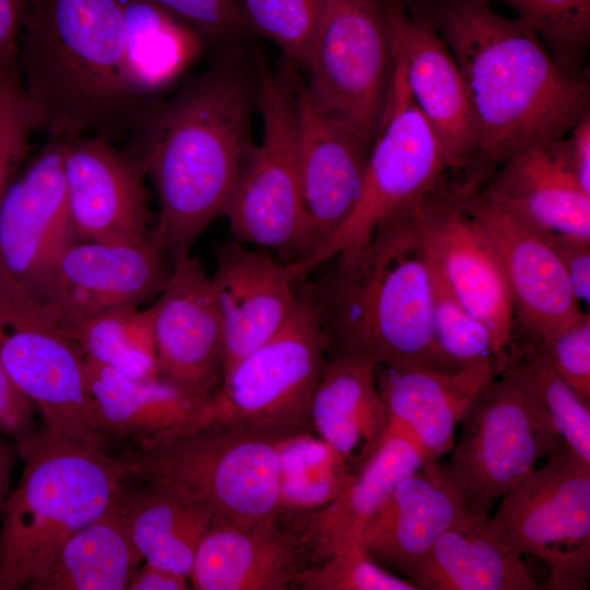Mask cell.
Masks as SVG:
<instances>
[{
  "label": "cell",
  "mask_w": 590,
  "mask_h": 590,
  "mask_svg": "<svg viewBox=\"0 0 590 590\" xmlns=\"http://www.w3.org/2000/svg\"><path fill=\"white\" fill-rule=\"evenodd\" d=\"M296 589L304 590H418L377 564L362 542H351L334 550L306 569Z\"/></svg>",
  "instance_id": "40"
},
{
  "label": "cell",
  "mask_w": 590,
  "mask_h": 590,
  "mask_svg": "<svg viewBox=\"0 0 590 590\" xmlns=\"http://www.w3.org/2000/svg\"><path fill=\"white\" fill-rule=\"evenodd\" d=\"M414 211L429 262L459 302L489 329L496 357L511 340L515 319L489 241L456 193L440 184L414 203Z\"/></svg>",
  "instance_id": "18"
},
{
  "label": "cell",
  "mask_w": 590,
  "mask_h": 590,
  "mask_svg": "<svg viewBox=\"0 0 590 590\" xmlns=\"http://www.w3.org/2000/svg\"><path fill=\"white\" fill-rule=\"evenodd\" d=\"M163 256L152 238L76 239L34 298L62 329L108 310L140 306L158 295L168 278Z\"/></svg>",
  "instance_id": "14"
},
{
  "label": "cell",
  "mask_w": 590,
  "mask_h": 590,
  "mask_svg": "<svg viewBox=\"0 0 590 590\" xmlns=\"http://www.w3.org/2000/svg\"><path fill=\"white\" fill-rule=\"evenodd\" d=\"M465 510L447 465L426 461L397 484L365 527L362 544L377 564L405 576Z\"/></svg>",
  "instance_id": "25"
},
{
  "label": "cell",
  "mask_w": 590,
  "mask_h": 590,
  "mask_svg": "<svg viewBox=\"0 0 590 590\" xmlns=\"http://www.w3.org/2000/svg\"><path fill=\"white\" fill-rule=\"evenodd\" d=\"M519 332L495 357L494 374L519 386L548 415L564 442L590 462L589 402L562 379L539 341Z\"/></svg>",
  "instance_id": "34"
},
{
  "label": "cell",
  "mask_w": 590,
  "mask_h": 590,
  "mask_svg": "<svg viewBox=\"0 0 590 590\" xmlns=\"http://www.w3.org/2000/svg\"><path fill=\"white\" fill-rule=\"evenodd\" d=\"M119 2L128 82L138 95L154 98L179 79L205 42L186 21L152 0Z\"/></svg>",
  "instance_id": "32"
},
{
  "label": "cell",
  "mask_w": 590,
  "mask_h": 590,
  "mask_svg": "<svg viewBox=\"0 0 590 590\" xmlns=\"http://www.w3.org/2000/svg\"><path fill=\"white\" fill-rule=\"evenodd\" d=\"M538 341L562 379L582 400L590 402L589 312L583 311L567 324Z\"/></svg>",
  "instance_id": "42"
},
{
  "label": "cell",
  "mask_w": 590,
  "mask_h": 590,
  "mask_svg": "<svg viewBox=\"0 0 590 590\" xmlns=\"http://www.w3.org/2000/svg\"><path fill=\"white\" fill-rule=\"evenodd\" d=\"M285 435L210 425L123 455L132 477L170 487L210 508L214 517L250 522L279 510V449Z\"/></svg>",
  "instance_id": "6"
},
{
  "label": "cell",
  "mask_w": 590,
  "mask_h": 590,
  "mask_svg": "<svg viewBox=\"0 0 590 590\" xmlns=\"http://www.w3.org/2000/svg\"><path fill=\"white\" fill-rule=\"evenodd\" d=\"M312 565L293 512L238 522L213 517L197 547L189 582L197 590L295 589Z\"/></svg>",
  "instance_id": "21"
},
{
  "label": "cell",
  "mask_w": 590,
  "mask_h": 590,
  "mask_svg": "<svg viewBox=\"0 0 590 590\" xmlns=\"http://www.w3.org/2000/svg\"><path fill=\"white\" fill-rule=\"evenodd\" d=\"M63 330L91 361L130 377L157 376L151 306L116 308Z\"/></svg>",
  "instance_id": "36"
},
{
  "label": "cell",
  "mask_w": 590,
  "mask_h": 590,
  "mask_svg": "<svg viewBox=\"0 0 590 590\" xmlns=\"http://www.w3.org/2000/svg\"><path fill=\"white\" fill-rule=\"evenodd\" d=\"M375 367L366 358L327 353L310 404L314 433L355 472L378 447L389 424Z\"/></svg>",
  "instance_id": "28"
},
{
  "label": "cell",
  "mask_w": 590,
  "mask_h": 590,
  "mask_svg": "<svg viewBox=\"0 0 590 590\" xmlns=\"http://www.w3.org/2000/svg\"><path fill=\"white\" fill-rule=\"evenodd\" d=\"M35 406L13 381L0 361V435L15 445L33 436L37 428Z\"/></svg>",
  "instance_id": "45"
},
{
  "label": "cell",
  "mask_w": 590,
  "mask_h": 590,
  "mask_svg": "<svg viewBox=\"0 0 590 590\" xmlns=\"http://www.w3.org/2000/svg\"><path fill=\"white\" fill-rule=\"evenodd\" d=\"M429 264L432 328L440 354L455 368L494 362L495 345L489 329L459 302L437 270Z\"/></svg>",
  "instance_id": "38"
},
{
  "label": "cell",
  "mask_w": 590,
  "mask_h": 590,
  "mask_svg": "<svg viewBox=\"0 0 590 590\" xmlns=\"http://www.w3.org/2000/svg\"><path fill=\"white\" fill-rule=\"evenodd\" d=\"M17 456L16 445L9 438H0V516L10 493L11 474Z\"/></svg>",
  "instance_id": "49"
},
{
  "label": "cell",
  "mask_w": 590,
  "mask_h": 590,
  "mask_svg": "<svg viewBox=\"0 0 590 590\" xmlns=\"http://www.w3.org/2000/svg\"><path fill=\"white\" fill-rule=\"evenodd\" d=\"M172 257L168 278L151 305L157 376L199 408L223 377L221 319L201 261L190 251Z\"/></svg>",
  "instance_id": "15"
},
{
  "label": "cell",
  "mask_w": 590,
  "mask_h": 590,
  "mask_svg": "<svg viewBox=\"0 0 590 590\" xmlns=\"http://www.w3.org/2000/svg\"><path fill=\"white\" fill-rule=\"evenodd\" d=\"M30 0H0V73L17 67L19 42Z\"/></svg>",
  "instance_id": "46"
},
{
  "label": "cell",
  "mask_w": 590,
  "mask_h": 590,
  "mask_svg": "<svg viewBox=\"0 0 590 590\" xmlns=\"http://www.w3.org/2000/svg\"><path fill=\"white\" fill-rule=\"evenodd\" d=\"M480 191L539 231L590 239V194L577 181L560 138L514 153Z\"/></svg>",
  "instance_id": "26"
},
{
  "label": "cell",
  "mask_w": 590,
  "mask_h": 590,
  "mask_svg": "<svg viewBox=\"0 0 590 590\" xmlns=\"http://www.w3.org/2000/svg\"><path fill=\"white\" fill-rule=\"evenodd\" d=\"M87 386L106 434L139 445L185 426L197 404L158 376L137 378L85 357Z\"/></svg>",
  "instance_id": "31"
},
{
  "label": "cell",
  "mask_w": 590,
  "mask_h": 590,
  "mask_svg": "<svg viewBox=\"0 0 590 590\" xmlns=\"http://www.w3.org/2000/svg\"><path fill=\"white\" fill-rule=\"evenodd\" d=\"M568 138H560L567 162L581 188L590 194V113H586L568 131Z\"/></svg>",
  "instance_id": "47"
},
{
  "label": "cell",
  "mask_w": 590,
  "mask_h": 590,
  "mask_svg": "<svg viewBox=\"0 0 590 590\" xmlns=\"http://www.w3.org/2000/svg\"><path fill=\"white\" fill-rule=\"evenodd\" d=\"M256 75L262 137L250 149L224 216L235 240L300 261L315 239L298 169L295 72H274L259 61Z\"/></svg>",
  "instance_id": "7"
},
{
  "label": "cell",
  "mask_w": 590,
  "mask_h": 590,
  "mask_svg": "<svg viewBox=\"0 0 590 590\" xmlns=\"http://www.w3.org/2000/svg\"><path fill=\"white\" fill-rule=\"evenodd\" d=\"M62 164L78 239L152 238L146 169L134 151L83 134L62 140Z\"/></svg>",
  "instance_id": "19"
},
{
  "label": "cell",
  "mask_w": 590,
  "mask_h": 590,
  "mask_svg": "<svg viewBox=\"0 0 590 590\" xmlns=\"http://www.w3.org/2000/svg\"><path fill=\"white\" fill-rule=\"evenodd\" d=\"M449 474L467 510L489 517L497 498L523 481L564 440L519 386L494 374L461 420Z\"/></svg>",
  "instance_id": "12"
},
{
  "label": "cell",
  "mask_w": 590,
  "mask_h": 590,
  "mask_svg": "<svg viewBox=\"0 0 590 590\" xmlns=\"http://www.w3.org/2000/svg\"><path fill=\"white\" fill-rule=\"evenodd\" d=\"M543 234L564 269L576 300L580 306H589L590 239L559 233Z\"/></svg>",
  "instance_id": "44"
},
{
  "label": "cell",
  "mask_w": 590,
  "mask_h": 590,
  "mask_svg": "<svg viewBox=\"0 0 590 590\" xmlns=\"http://www.w3.org/2000/svg\"><path fill=\"white\" fill-rule=\"evenodd\" d=\"M489 241L509 293L515 327L543 339L585 309L542 231L487 200L479 190H455Z\"/></svg>",
  "instance_id": "16"
},
{
  "label": "cell",
  "mask_w": 590,
  "mask_h": 590,
  "mask_svg": "<svg viewBox=\"0 0 590 590\" xmlns=\"http://www.w3.org/2000/svg\"><path fill=\"white\" fill-rule=\"evenodd\" d=\"M36 130H40V119L19 68L0 73V201L21 169Z\"/></svg>",
  "instance_id": "41"
},
{
  "label": "cell",
  "mask_w": 590,
  "mask_h": 590,
  "mask_svg": "<svg viewBox=\"0 0 590 590\" xmlns=\"http://www.w3.org/2000/svg\"><path fill=\"white\" fill-rule=\"evenodd\" d=\"M294 88L300 187L316 248L353 210L374 137L321 110L296 78Z\"/></svg>",
  "instance_id": "23"
},
{
  "label": "cell",
  "mask_w": 590,
  "mask_h": 590,
  "mask_svg": "<svg viewBox=\"0 0 590 590\" xmlns=\"http://www.w3.org/2000/svg\"><path fill=\"white\" fill-rule=\"evenodd\" d=\"M188 577L179 573L143 562L132 574L128 590H186Z\"/></svg>",
  "instance_id": "48"
},
{
  "label": "cell",
  "mask_w": 590,
  "mask_h": 590,
  "mask_svg": "<svg viewBox=\"0 0 590 590\" xmlns=\"http://www.w3.org/2000/svg\"><path fill=\"white\" fill-rule=\"evenodd\" d=\"M326 263L320 278L298 287L317 314L326 354L460 369L434 340L430 264L414 204Z\"/></svg>",
  "instance_id": "3"
},
{
  "label": "cell",
  "mask_w": 590,
  "mask_h": 590,
  "mask_svg": "<svg viewBox=\"0 0 590 590\" xmlns=\"http://www.w3.org/2000/svg\"><path fill=\"white\" fill-rule=\"evenodd\" d=\"M257 75L232 56L191 78L167 102L153 98L127 140L158 201L152 239L163 253L190 251L224 216L253 145Z\"/></svg>",
  "instance_id": "1"
},
{
  "label": "cell",
  "mask_w": 590,
  "mask_h": 590,
  "mask_svg": "<svg viewBox=\"0 0 590 590\" xmlns=\"http://www.w3.org/2000/svg\"><path fill=\"white\" fill-rule=\"evenodd\" d=\"M392 55L416 107L433 130L449 168L471 165L476 129L458 62L430 22L409 14L403 0H384Z\"/></svg>",
  "instance_id": "20"
},
{
  "label": "cell",
  "mask_w": 590,
  "mask_h": 590,
  "mask_svg": "<svg viewBox=\"0 0 590 590\" xmlns=\"http://www.w3.org/2000/svg\"><path fill=\"white\" fill-rule=\"evenodd\" d=\"M448 168L433 130L410 95L402 66L392 55L389 90L358 199L333 233L305 259L295 261L299 280L340 251L363 244L382 222L433 191Z\"/></svg>",
  "instance_id": "9"
},
{
  "label": "cell",
  "mask_w": 590,
  "mask_h": 590,
  "mask_svg": "<svg viewBox=\"0 0 590 590\" xmlns=\"http://www.w3.org/2000/svg\"><path fill=\"white\" fill-rule=\"evenodd\" d=\"M191 25L205 44L232 46L248 32L238 0H152Z\"/></svg>",
  "instance_id": "43"
},
{
  "label": "cell",
  "mask_w": 590,
  "mask_h": 590,
  "mask_svg": "<svg viewBox=\"0 0 590 590\" xmlns=\"http://www.w3.org/2000/svg\"><path fill=\"white\" fill-rule=\"evenodd\" d=\"M493 376V361L455 370L396 363L375 367L389 421L412 436L428 461L452 450L457 425Z\"/></svg>",
  "instance_id": "24"
},
{
  "label": "cell",
  "mask_w": 590,
  "mask_h": 590,
  "mask_svg": "<svg viewBox=\"0 0 590 590\" xmlns=\"http://www.w3.org/2000/svg\"><path fill=\"white\" fill-rule=\"evenodd\" d=\"M347 461L311 430L285 435L279 449V510L324 507L354 477Z\"/></svg>",
  "instance_id": "35"
},
{
  "label": "cell",
  "mask_w": 590,
  "mask_h": 590,
  "mask_svg": "<svg viewBox=\"0 0 590 590\" xmlns=\"http://www.w3.org/2000/svg\"><path fill=\"white\" fill-rule=\"evenodd\" d=\"M211 281L221 319L224 374L286 323L297 304L299 279L295 261L234 240L219 249Z\"/></svg>",
  "instance_id": "22"
},
{
  "label": "cell",
  "mask_w": 590,
  "mask_h": 590,
  "mask_svg": "<svg viewBox=\"0 0 590 590\" xmlns=\"http://www.w3.org/2000/svg\"><path fill=\"white\" fill-rule=\"evenodd\" d=\"M139 480V479H137ZM120 494L126 526L143 562L189 579L197 547L214 514L165 485L144 481Z\"/></svg>",
  "instance_id": "30"
},
{
  "label": "cell",
  "mask_w": 590,
  "mask_h": 590,
  "mask_svg": "<svg viewBox=\"0 0 590 590\" xmlns=\"http://www.w3.org/2000/svg\"><path fill=\"white\" fill-rule=\"evenodd\" d=\"M0 361L43 426L106 445L85 356L45 308L0 269Z\"/></svg>",
  "instance_id": "11"
},
{
  "label": "cell",
  "mask_w": 590,
  "mask_h": 590,
  "mask_svg": "<svg viewBox=\"0 0 590 590\" xmlns=\"http://www.w3.org/2000/svg\"><path fill=\"white\" fill-rule=\"evenodd\" d=\"M24 462L0 528V590L30 589L62 545L104 514L132 477L125 455L42 426L16 445Z\"/></svg>",
  "instance_id": "5"
},
{
  "label": "cell",
  "mask_w": 590,
  "mask_h": 590,
  "mask_svg": "<svg viewBox=\"0 0 590 590\" xmlns=\"http://www.w3.org/2000/svg\"><path fill=\"white\" fill-rule=\"evenodd\" d=\"M76 239L62 140L48 138L0 201V269L35 297L56 260Z\"/></svg>",
  "instance_id": "17"
},
{
  "label": "cell",
  "mask_w": 590,
  "mask_h": 590,
  "mask_svg": "<svg viewBox=\"0 0 590 590\" xmlns=\"http://www.w3.org/2000/svg\"><path fill=\"white\" fill-rule=\"evenodd\" d=\"M324 0H238L248 34L276 45L292 66L304 67Z\"/></svg>",
  "instance_id": "39"
},
{
  "label": "cell",
  "mask_w": 590,
  "mask_h": 590,
  "mask_svg": "<svg viewBox=\"0 0 590 590\" xmlns=\"http://www.w3.org/2000/svg\"><path fill=\"white\" fill-rule=\"evenodd\" d=\"M488 517L465 510L405 577L420 590H535L520 554L506 546Z\"/></svg>",
  "instance_id": "29"
},
{
  "label": "cell",
  "mask_w": 590,
  "mask_h": 590,
  "mask_svg": "<svg viewBox=\"0 0 590 590\" xmlns=\"http://www.w3.org/2000/svg\"><path fill=\"white\" fill-rule=\"evenodd\" d=\"M424 15L464 78L476 129L479 184L527 146L559 139L589 111V85L562 68L539 36L486 0H432Z\"/></svg>",
  "instance_id": "2"
},
{
  "label": "cell",
  "mask_w": 590,
  "mask_h": 590,
  "mask_svg": "<svg viewBox=\"0 0 590 590\" xmlns=\"http://www.w3.org/2000/svg\"><path fill=\"white\" fill-rule=\"evenodd\" d=\"M304 68L316 106L374 137L392 71L384 0H324Z\"/></svg>",
  "instance_id": "13"
},
{
  "label": "cell",
  "mask_w": 590,
  "mask_h": 590,
  "mask_svg": "<svg viewBox=\"0 0 590 590\" xmlns=\"http://www.w3.org/2000/svg\"><path fill=\"white\" fill-rule=\"evenodd\" d=\"M17 68L50 139L127 141L153 99L128 82L119 0H30Z\"/></svg>",
  "instance_id": "4"
},
{
  "label": "cell",
  "mask_w": 590,
  "mask_h": 590,
  "mask_svg": "<svg viewBox=\"0 0 590 590\" xmlns=\"http://www.w3.org/2000/svg\"><path fill=\"white\" fill-rule=\"evenodd\" d=\"M487 524L550 569L540 589L585 590L590 568V462L565 442L505 495Z\"/></svg>",
  "instance_id": "10"
},
{
  "label": "cell",
  "mask_w": 590,
  "mask_h": 590,
  "mask_svg": "<svg viewBox=\"0 0 590 590\" xmlns=\"http://www.w3.org/2000/svg\"><path fill=\"white\" fill-rule=\"evenodd\" d=\"M428 461L412 436L390 422L378 447L346 487L324 507L294 512L312 555V565L362 534L397 484ZM311 565V566H312Z\"/></svg>",
  "instance_id": "27"
},
{
  "label": "cell",
  "mask_w": 590,
  "mask_h": 590,
  "mask_svg": "<svg viewBox=\"0 0 590 590\" xmlns=\"http://www.w3.org/2000/svg\"><path fill=\"white\" fill-rule=\"evenodd\" d=\"M143 562L118 499L62 545L31 590H122Z\"/></svg>",
  "instance_id": "33"
},
{
  "label": "cell",
  "mask_w": 590,
  "mask_h": 590,
  "mask_svg": "<svg viewBox=\"0 0 590 590\" xmlns=\"http://www.w3.org/2000/svg\"><path fill=\"white\" fill-rule=\"evenodd\" d=\"M324 361L317 314L298 290L297 304L286 323L224 373L219 388L190 421L164 437L210 425L281 434L314 432L310 404Z\"/></svg>",
  "instance_id": "8"
},
{
  "label": "cell",
  "mask_w": 590,
  "mask_h": 590,
  "mask_svg": "<svg viewBox=\"0 0 590 590\" xmlns=\"http://www.w3.org/2000/svg\"><path fill=\"white\" fill-rule=\"evenodd\" d=\"M495 1L516 10L517 19L539 36L558 64L578 74L590 42V0Z\"/></svg>",
  "instance_id": "37"
}]
</instances>
